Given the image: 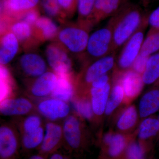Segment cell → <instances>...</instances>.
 Here are the masks:
<instances>
[{"label": "cell", "instance_id": "1", "mask_svg": "<svg viewBox=\"0 0 159 159\" xmlns=\"http://www.w3.org/2000/svg\"><path fill=\"white\" fill-rule=\"evenodd\" d=\"M148 15L139 5L129 2L110 18L108 23L112 29L114 52L123 47L148 21Z\"/></svg>", "mask_w": 159, "mask_h": 159}, {"label": "cell", "instance_id": "2", "mask_svg": "<svg viewBox=\"0 0 159 159\" xmlns=\"http://www.w3.org/2000/svg\"><path fill=\"white\" fill-rule=\"evenodd\" d=\"M112 29L109 24L92 33L89 38L85 52L80 59L86 66L113 53Z\"/></svg>", "mask_w": 159, "mask_h": 159}, {"label": "cell", "instance_id": "3", "mask_svg": "<svg viewBox=\"0 0 159 159\" xmlns=\"http://www.w3.org/2000/svg\"><path fill=\"white\" fill-rule=\"evenodd\" d=\"M89 29L78 23L59 30L58 42L70 53L81 58L85 52L89 34Z\"/></svg>", "mask_w": 159, "mask_h": 159}, {"label": "cell", "instance_id": "4", "mask_svg": "<svg viewBox=\"0 0 159 159\" xmlns=\"http://www.w3.org/2000/svg\"><path fill=\"white\" fill-rule=\"evenodd\" d=\"M148 25L147 21L123 46L122 51L116 58L115 66L118 73H123L131 68L141 52L145 29Z\"/></svg>", "mask_w": 159, "mask_h": 159}, {"label": "cell", "instance_id": "5", "mask_svg": "<svg viewBox=\"0 0 159 159\" xmlns=\"http://www.w3.org/2000/svg\"><path fill=\"white\" fill-rule=\"evenodd\" d=\"M45 54L49 66L57 76L73 74V62L69 52L58 42L47 46Z\"/></svg>", "mask_w": 159, "mask_h": 159}, {"label": "cell", "instance_id": "6", "mask_svg": "<svg viewBox=\"0 0 159 159\" xmlns=\"http://www.w3.org/2000/svg\"><path fill=\"white\" fill-rule=\"evenodd\" d=\"M37 109L41 116L49 121L56 122L68 116L70 107L69 102L50 97L40 100L38 103Z\"/></svg>", "mask_w": 159, "mask_h": 159}, {"label": "cell", "instance_id": "7", "mask_svg": "<svg viewBox=\"0 0 159 159\" xmlns=\"http://www.w3.org/2000/svg\"><path fill=\"white\" fill-rule=\"evenodd\" d=\"M20 139L16 129L12 125L4 124L0 127L1 159H14L20 146Z\"/></svg>", "mask_w": 159, "mask_h": 159}, {"label": "cell", "instance_id": "8", "mask_svg": "<svg viewBox=\"0 0 159 159\" xmlns=\"http://www.w3.org/2000/svg\"><path fill=\"white\" fill-rule=\"evenodd\" d=\"M116 52H113L86 65L81 76V83L90 86L95 79L107 74L116 66Z\"/></svg>", "mask_w": 159, "mask_h": 159}, {"label": "cell", "instance_id": "9", "mask_svg": "<svg viewBox=\"0 0 159 159\" xmlns=\"http://www.w3.org/2000/svg\"><path fill=\"white\" fill-rule=\"evenodd\" d=\"M64 142L62 125L49 121L46 124L42 143L39 147L40 154L48 155L56 151Z\"/></svg>", "mask_w": 159, "mask_h": 159}, {"label": "cell", "instance_id": "10", "mask_svg": "<svg viewBox=\"0 0 159 159\" xmlns=\"http://www.w3.org/2000/svg\"><path fill=\"white\" fill-rule=\"evenodd\" d=\"M34 108L28 98L11 97L1 102L0 112L5 116H22L32 113Z\"/></svg>", "mask_w": 159, "mask_h": 159}, {"label": "cell", "instance_id": "11", "mask_svg": "<svg viewBox=\"0 0 159 159\" xmlns=\"http://www.w3.org/2000/svg\"><path fill=\"white\" fill-rule=\"evenodd\" d=\"M19 66L25 76L34 79L47 72L45 61L39 54L27 53L23 54L19 60Z\"/></svg>", "mask_w": 159, "mask_h": 159}, {"label": "cell", "instance_id": "12", "mask_svg": "<svg viewBox=\"0 0 159 159\" xmlns=\"http://www.w3.org/2000/svg\"><path fill=\"white\" fill-rule=\"evenodd\" d=\"M57 78V74L53 71H47L31 82L29 87V94L39 99L51 97L56 86Z\"/></svg>", "mask_w": 159, "mask_h": 159}, {"label": "cell", "instance_id": "13", "mask_svg": "<svg viewBox=\"0 0 159 159\" xmlns=\"http://www.w3.org/2000/svg\"><path fill=\"white\" fill-rule=\"evenodd\" d=\"M130 0H96L91 18L92 26L111 17Z\"/></svg>", "mask_w": 159, "mask_h": 159}, {"label": "cell", "instance_id": "14", "mask_svg": "<svg viewBox=\"0 0 159 159\" xmlns=\"http://www.w3.org/2000/svg\"><path fill=\"white\" fill-rule=\"evenodd\" d=\"M64 142L69 149H77L81 144L82 139L81 123L77 116L69 115L62 124Z\"/></svg>", "mask_w": 159, "mask_h": 159}, {"label": "cell", "instance_id": "15", "mask_svg": "<svg viewBox=\"0 0 159 159\" xmlns=\"http://www.w3.org/2000/svg\"><path fill=\"white\" fill-rule=\"evenodd\" d=\"M40 0H2L1 15L18 20L27 11L37 8Z\"/></svg>", "mask_w": 159, "mask_h": 159}, {"label": "cell", "instance_id": "16", "mask_svg": "<svg viewBox=\"0 0 159 159\" xmlns=\"http://www.w3.org/2000/svg\"><path fill=\"white\" fill-rule=\"evenodd\" d=\"M124 95L129 98L137 97L142 91L144 84L142 75L132 69L123 73H118Z\"/></svg>", "mask_w": 159, "mask_h": 159}, {"label": "cell", "instance_id": "17", "mask_svg": "<svg viewBox=\"0 0 159 159\" xmlns=\"http://www.w3.org/2000/svg\"><path fill=\"white\" fill-rule=\"evenodd\" d=\"M1 34L0 63L1 65L6 66L17 54L19 50L20 43L10 30Z\"/></svg>", "mask_w": 159, "mask_h": 159}, {"label": "cell", "instance_id": "18", "mask_svg": "<svg viewBox=\"0 0 159 159\" xmlns=\"http://www.w3.org/2000/svg\"><path fill=\"white\" fill-rule=\"evenodd\" d=\"M56 86L51 97L69 102L74 99L77 81L74 80L73 74L57 76Z\"/></svg>", "mask_w": 159, "mask_h": 159}, {"label": "cell", "instance_id": "19", "mask_svg": "<svg viewBox=\"0 0 159 159\" xmlns=\"http://www.w3.org/2000/svg\"><path fill=\"white\" fill-rule=\"evenodd\" d=\"M32 28L39 42L54 39L59 31L57 24L48 16H40Z\"/></svg>", "mask_w": 159, "mask_h": 159}, {"label": "cell", "instance_id": "20", "mask_svg": "<svg viewBox=\"0 0 159 159\" xmlns=\"http://www.w3.org/2000/svg\"><path fill=\"white\" fill-rule=\"evenodd\" d=\"M9 30L15 35L20 43L26 48H30L34 43L39 42L32 27L23 21L14 20L10 25Z\"/></svg>", "mask_w": 159, "mask_h": 159}, {"label": "cell", "instance_id": "21", "mask_svg": "<svg viewBox=\"0 0 159 159\" xmlns=\"http://www.w3.org/2000/svg\"><path fill=\"white\" fill-rule=\"evenodd\" d=\"M111 91L110 83L101 88H90L91 101L94 114L101 116L105 111Z\"/></svg>", "mask_w": 159, "mask_h": 159}, {"label": "cell", "instance_id": "22", "mask_svg": "<svg viewBox=\"0 0 159 159\" xmlns=\"http://www.w3.org/2000/svg\"><path fill=\"white\" fill-rule=\"evenodd\" d=\"M159 110V88L152 89L142 97L139 104V112L142 117L148 116Z\"/></svg>", "mask_w": 159, "mask_h": 159}, {"label": "cell", "instance_id": "23", "mask_svg": "<svg viewBox=\"0 0 159 159\" xmlns=\"http://www.w3.org/2000/svg\"><path fill=\"white\" fill-rule=\"evenodd\" d=\"M96 0H77L78 23L90 30L92 28L91 18Z\"/></svg>", "mask_w": 159, "mask_h": 159}, {"label": "cell", "instance_id": "24", "mask_svg": "<svg viewBox=\"0 0 159 159\" xmlns=\"http://www.w3.org/2000/svg\"><path fill=\"white\" fill-rule=\"evenodd\" d=\"M142 77L145 84H152L159 80V52L148 57Z\"/></svg>", "mask_w": 159, "mask_h": 159}, {"label": "cell", "instance_id": "25", "mask_svg": "<svg viewBox=\"0 0 159 159\" xmlns=\"http://www.w3.org/2000/svg\"><path fill=\"white\" fill-rule=\"evenodd\" d=\"M0 101L12 97L14 81L9 69L6 66L1 65L0 67Z\"/></svg>", "mask_w": 159, "mask_h": 159}, {"label": "cell", "instance_id": "26", "mask_svg": "<svg viewBox=\"0 0 159 159\" xmlns=\"http://www.w3.org/2000/svg\"><path fill=\"white\" fill-rule=\"evenodd\" d=\"M45 128L43 126L33 132L22 134L20 143L23 148L28 150L39 148L43 140Z\"/></svg>", "mask_w": 159, "mask_h": 159}, {"label": "cell", "instance_id": "27", "mask_svg": "<svg viewBox=\"0 0 159 159\" xmlns=\"http://www.w3.org/2000/svg\"><path fill=\"white\" fill-rule=\"evenodd\" d=\"M159 51V29H149L144 39L140 53L149 56Z\"/></svg>", "mask_w": 159, "mask_h": 159}, {"label": "cell", "instance_id": "28", "mask_svg": "<svg viewBox=\"0 0 159 159\" xmlns=\"http://www.w3.org/2000/svg\"><path fill=\"white\" fill-rule=\"evenodd\" d=\"M124 91L119 77L118 81L116 82L113 87L110 97L108 99L105 111L106 115H109L120 104L124 97Z\"/></svg>", "mask_w": 159, "mask_h": 159}, {"label": "cell", "instance_id": "29", "mask_svg": "<svg viewBox=\"0 0 159 159\" xmlns=\"http://www.w3.org/2000/svg\"><path fill=\"white\" fill-rule=\"evenodd\" d=\"M73 108L77 114L84 119H91L93 116L91 101L85 98L74 97L72 99Z\"/></svg>", "mask_w": 159, "mask_h": 159}, {"label": "cell", "instance_id": "30", "mask_svg": "<svg viewBox=\"0 0 159 159\" xmlns=\"http://www.w3.org/2000/svg\"><path fill=\"white\" fill-rule=\"evenodd\" d=\"M105 143L109 145V153L111 157H116L122 152L125 145V139L119 134H107L104 138Z\"/></svg>", "mask_w": 159, "mask_h": 159}, {"label": "cell", "instance_id": "31", "mask_svg": "<svg viewBox=\"0 0 159 159\" xmlns=\"http://www.w3.org/2000/svg\"><path fill=\"white\" fill-rule=\"evenodd\" d=\"M43 120L39 114L32 113L27 115L20 124V131L22 134L30 133L43 126Z\"/></svg>", "mask_w": 159, "mask_h": 159}, {"label": "cell", "instance_id": "32", "mask_svg": "<svg viewBox=\"0 0 159 159\" xmlns=\"http://www.w3.org/2000/svg\"><path fill=\"white\" fill-rule=\"evenodd\" d=\"M159 131V121L155 118H148L144 120L140 125L139 137L147 139L156 135Z\"/></svg>", "mask_w": 159, "mask_h": 159}, {"label": "cell", "instance_id": "33", "mask_svg": "<svg viewBox=\"0 0 159 159\" xmlns=\"http://www.w3.org/2000/svg\"><path fill=\"white\" fill-rule=\"evenodd\" d=\"M137 113L133 106L129 107L123 113L119 119L117 126L121 130H126L134 126L136 122Z\"/></svg>", "mask_w": 159, "mask_h": 159}, {"label": "cell", "instance_id": "34", "mask_svg": "<svg viewBox=\"0 0 159 159\" xmlns=\"http://www.w3.org/2000/svg\"><path fill=\"white\" fill-rule=\"evenodd\" d=\"M43 9L48 17L63 21L65 19L60 7L58 0H41Z\"/></svg>", "mask_w": 159, "mask_h": 159}, {"label": "cell", "instance_id": "35", "mask_svg": "<svg viewBox=\"0 0 159 159\" xmlns=\"http://www.w3.org/2000/svg\"><path fill=\"white\" fill-rule=\"evenodd\" d=\"M58 2L65 18L72 16L77 11V0H58Z\"/></svg>", "mask_w": 159, "mask_h": 159}, {"label": "cell", "instance_id": "36", "mask_svg": "<svg viewBox=\"0 0 159 159\" xmlns=\"http://www.w3.org/2000/svg\"><path fill=\"white\" fill-rule=\"evenodd\" d=\"M148 57V56H145L140 53L133 64L131 69L142 75L146 68Z\"/></svg>", "mask_w": 159, "mask_h": 159}, {"label": "cell", "instance_id": "37", "mask_svg": "<svg viewBox=\"0 0 159 159\" xmlns=\"http://www.w3.org/2000/svg\"><path fill=\"white\" fill-rule=\"evenodd\" d=\"M39 17V11L36 8L25 12L17 20L23 21L33 28Z\"/></svg>", "mask_w": 159, "mask_h": 159}, {"label": "cell", "instance_id": "38", "mask_svg": "<svg viewBox=\"0 0 159 159\" xmlns=\"http://www.w3.org/2000/svg\"><path fill=\"white\" fill-rule=\"evenodd\" d=\"M128 159H144V152L139 143L134 142L129 147L127 152Z\"/></svg>", "mask_w": 159, "mask_h": 159}, {"label": "cell", "instance_id": "39", "mask_svg": "<svg viewBox=\"0 0 159 159\" xmlns=\"http://www.w3.org/2000/svg\"><path fill=\"white\" fill-rule=\"evenodd\" d=\"M148 23L150 29H159V6L148 15Z\"/></svg>", "mask_w": 159, "mask_h": 159}, {"label": "cell", "instance_id": "40", "mask_svg": "<svg viewBox=\"0 0 159 159\" xmlns=\"http://www.w3.org/2000/svg\"><path fill=\"white\" fill-rule=\"evenodd\" d=\"M109 76L107 74H105L95 79L91 84L90 87L94 88H101L107 85L109 83Z\"/></svg>", "mask_w": 159, "mask_h": 159}, {"label": "cell", "instance_id": "41", "mask_svg": "<svg viewBox=\"0 0 159 159\" xmlns=\"http://www.w3.org/2000/svg\"><path fill=\"white\" fill-rule=\"evenodd\" d=\"M51 154L49 159H70L69 157L66 156L60 152H56L55 151Z\"/></svg>", "mask_w": 159, "mask_h": 159}, {"label": "cell", "instance_id": "42", "mask_svg": "<svg viewBox=\"0 0 159 159\" xmlns=\"http://www.w3.org/2000/svg\"><path fill=\"white\" fill-rule=\"evenodd\" d=\"M29 159H45L43 155L41 154L32 155Z\"/></svg>", "mask_w": 159, "mask_h": 159}, {"label": "cell", "instance_id": "43", "mask_svg": "<svg viewBox=\"0 0 159 159\" xmlns=\"http://www.w3.org/2000/svg\"><path fill=\"white\" fill-rule=\"evenodd\" d=\"M141 2L142 3L143 5H147V4L149 2L150 0H140Z\"/></svg>", "mask_w": 159, "mask_h": 159}, {"label": "cell", "instance_id": "44", "mask_svg": "<svg viewBox=\"0 0 159 159\" xmlns=\"http://www.w3.org/2000/svg\"><path fill=\"white\" fill-rule=\"evenodd\" d=\"M158 120H159V119H158Z\"/></svg>", "mask_w": 159, "mask_h": 159}]
</instances>
